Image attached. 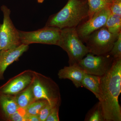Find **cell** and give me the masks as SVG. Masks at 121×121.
Instances as JSON below:
<instances>
[{
  "mask_svg": "<svg viewBox=\"0 0 121 121\" xmlns=\"http://www.w3.org/2000/svg\"><path fill=\"white\" fill-rule=\"evenodd\" d=\"M121 91V58L114 59L110 69L101 77L99 100L105 121H121L118 100Z\"/></svg>",
  "mask_w": 121,
  "mask_h": 121,
  "instance_id": "6da1fadb",
  "label": "cell"
},
{
  "mask_svg": "<svg viewBox=\"0 0 121 121\" xmlns=\"http://www.w3.org/2000/svg\"><path fill=\"white\" fill-rule=\"evenodd\" d=\"M44 0H37V2L39 3H42Z\"/></svg>",
  "mask_w": 121,
  "mask_h": 121,
  "instance_id": "4316f807",
  "label": "cell"
},
{
  "mask_svg": "<svg viewBox=\"0 0 121 121\" xmlns=\"http://www.w3.org/2000/svg\"><path fill=\"white\" fill-rule=\"evenodd\" d=\"M88 4V19L91 18L93 15L98 11L110 6L105 0H87Z\"/></svg>",
  "mask_w": 121,
  "mask_h": 121,
  "instance_id": "e0dca14e",
  "label": "cell"
},
{
  "mask_svg": "<svg viewBox=\"0 0 121 121\" xmlns=\"http://www.w3.org/2000/svg\"><path fill=\"white\" fill-rule=\"evenodd\" d=\"M28 48L29 45L21 44L16 47L0 51V80L4 79V74L8 67L17 60Z\"/></svg>",
  "mask_w": 121,
  "mask_h": 121,
  "instance_id": "8fae6325",
  "label": "cell"
},
{
  "mask_svg": "<svg viewBox=\"0 0 121 121\" xmlns=\"http://www.w3.org/2000/svg\"><path fill=\"white\" fill-rule=\"evenodd\" d=\"M56 105H57L51 104H49L48 103L46 104L43 108L41 109L38 115L40 121H46V119L49 115L52 108L54 106Z\"/></svg>",
  "mask_w": 121,
  "mask_h": 121,
  "instance_id": "7402d4cb",
  "label": "cell"
},
{
  "mask_svg": "<svg viewBox=\"0 0 121 121\" xmlns=\"http://www.w3.org/2000/svg\"><path fill=\"white\" fill-rule=\"evenodd\" d=\"M27 114L26 109L19 107L9 118V121H27Z\"/></svg>",
  "mask_w": 121,
  "mask_h": 121,
  "instance_id": "44dd1931",
  "label": "cell"
},
{
  "mask_svg": "<svg viewBox=\"0 0 121 121\" xmlns=\"http://www.w3.org/2000/svg\"><path fill=\"white\" fill-rule=\"evenodd\" d=\"M109 54L114 59L121 58V32L119 33L117 39L114 43Z\"/></svg>",
  "mask_w": 121,
  "mask_h": 121,
  "instance_id": "ffe728a7",
  "label": "cell"
},
{
  "mask_svg": "<svg viewBox=\"0 0 121 121\" xmlns=\"http://www.w3.org/2000/svg\"><path fill=\"white\" fill-rule=\"evenodd\" d=\"M60 32L58 28L47 26L33 31L19 30L21 43L27 45L39 43L58 45Z\"/></svg>",
  "mask_w": 121,
  "mask_h": 121,
  "instance_id": "8992f818",
  "label": "cell"
},
{
  "mask_svg": "<svg viewBox=\"0 0 121 121\" xmlns=\"http://www.w3.org/2000/svg\"><path fill=\"white\" fill-rule=\"evenodd\" d=\"M110 6L98 11L87 20L76 27L77 33L82 41H84L91 33L105 26L111 13Z\"/></svg>",
  "mask_w": 121,
  "mask_h": 121,
  "instance_id": "9c48e42d",
  "label": "cell"
},
{
  "mask_svg": "<svg viewBox=\"0 0 121 121\" xmlns=\"http://www.w3.org/2000/svg\"><path fill=\"white\" fill-rule=\"evenodd\" d=\"M105 26L111 33L118 34L121 32V16L111 13Z\"/></svg>",
  "mask_w": 121,
  "mask_h": 121,
  "instance_id": "2e32d148",
  "label": "cell"
},
{
  "mask_svg": "<svg viewBox=\"0 0 121 121\" xmlns=\"http://www.w3.org/2000/svg\"><path fill=\"white\" fill-rule=\"evenodd\" d=\"M87 0H68L66 5L59 12L50 17L45 26L61 29L76 28L88 17Z\"/></svg>",
  "mask_w": 121,
  "mask_h": 121,
  "instance_id": "7a4b0ae2",
  "label": "cell"
},
{
  "mask_svg": "<svg viewBox=\"0 0 121 121\" xmlns=\"http://www.w3.org/2000/svg\"><path fill=\"white\" fill-rule=\"evenodd\" d=\"M19 107L14 95L0 93V120L8 121Z\"/></svg>",
  "mask_w": 121,
  "mask_h": 121,
  "instance_id": "4fadbf2b",
  "label": "cell"
},
{
  "mask_svg": "<svg viewBox=\"0 0 121 121\" xmlns=\"http://www.w3.org/2000/svg\"><path fill=\"white\" fill-rule=\"evenodd\" d=\"M27 121H40V120L38 115H27Z\"/></svg>",
  "mask_w": 121,
  "mask_h": 121,
  "instance_id": "d4e9b609",
  "label": "cell"
},
{
  "mask_svg": "<svg viewBox=\"0 0 121 121\" xmlns=\"http://www.w3.org/2000/svg\"><path fill=\"white\" fill-rule=\"evenodd\" d=\"M35 73L28 70L15 76L0 86V93L13 95L17 94L32 83Z\"/></svg>",
  "mask_w": 121,
  "mask_h": 121,
  "instance_id": "30bf717a",
  "label": "cell"
},
{
  "mask_svg": "<svg viewBox=\"0 0 121 121\" xmlns=\"http://www.w3.org/2000/svg\"><path fill=\"white\" fill-rule=\"evenodd\" d=\"M14 96L18 106L25 109L35 101L32 89L31 83L26 89Z\"/></svg>",
  "mask_w": 121,
  "mask_h": 121,
  "instance_id": "9a60e30c",
  "label": "cell"
},
{
  "mask_svg": "<svg viewBox=\"0 0 121 121\" xmlns=\"http://www.w3.org/2000/svg\"><path fill=\"white\" fill-rule=\"evenodd\" d=\"M118 34H112L105 27H103L91 33L84 41L90 53L96 55L109 54Z\"/></svg>",
  "mask_w": 121,
  "mask_h": 121,
  "instance_id": "5b68a950",
  "label": "cell"
},
{
  "mask_svg": "<svg viewBox=\"0 0 121 121\" xmlns=\"http://www.w3.org/2000/svg\"><path fill=\"white\" fill-rule=\"evenodd\" d=\"M85 121H104L101 106L99 102L86 115Z\"/></svg>",
  "mask_w": 121,
  "mask_h": 121,
  "instance_id": "ac0fdd59",
  "label": "cell"
},
{
  "mask_svg": "<svg viewBox=\"0 0 121 121\" xmlns=\"http://www.w3.org/2000/svg\"><path fill=\"white\" fill-rule=\"evenodd\" d=\"M107 2H108V4H111L113 2L114 0H105Z\"/></svg>",
  "mask_w": 121,
  "mask_h": 121,
  "instance_id": "484cf974",
  "label": "cell"
},
{
  "mask_svg": "<svg viewBox=\"0 0 121 121\" xmlns=\"http://www.w3.org/2000/svg\"><path fill=\"white\" fill-rule=\"evenodd\" d=\"M1 9L4 15L3 23L0 24V51L16 47L21 44L19 30L14 26L10 18L11 11L5 5Z\"/></svg>",
  "mask_w": 121,
  "mask_h": 121,
  "instance_id": "52a82bcc",
  "label": "cell"
},
{
  "mask_svg": "<svg viewBox=\"0 0 121 121\" xmlns=\"http://www.w3.org/2000/svg\"><path fill=\"white\" fill-rule=\"evenodd\" d=\"M60 106L56 105L52 108L46 121H59V107Z\"/></svg>",
  "mask_w": 121,
  "mask_h": 121,
  "instance_id": "cb8c5ba5",
  "label": "cell"
},
{
  "mask_svg": "<svg viewBox=\"0 0 121 121\" xmlns=\"http://www.w3.org/2000/svg\"><path fill=\"white\" fill-rule=\"evenodd\" d=\"M58 46L67 52L69 65L78 64L90 52L88 48L79 37L76 28L61 29Z\"/></svg>",
  "mask_w": 121,
  "mask_h": 121,
  "instance_id": "3957f363",
  "label": "cell"
},
{
  "mask_svg": "<svg viewBox=\"0 0 121 121\" xmlns=\"http://www.w3.org/2000/svg\"><path fill=\"white\" fill-rule=\"evenodd\" d=\"M48 102L44 99H39L33 102L26 109L28 115H38L40 110Z\"/></svg>",
  "mask_w": 121,
  "mask_h": 121,
  "instance_id": "d6986e66",
  "label": "cell"
},
{
  "mask_svg": "<svg viewBox=\"0 0 121 121\" xmlns=\"http://www.w3.org/2000/svg\"><path fill=\"white\" fill-rule=\"evenodd\" d=\"M113 59L109 53L96 55L89 52L78 64L86 73L102 76L110 69Z\"/></svg>",
  "mask_w": 121,
  "mask_h": 121,
  "instance_id": "ba28073f",
  "label": "cell"
},
{
  "mask_svg": "<svg viewBox=\"0 0 121 121\" xmlns=\"http://www.w3.org/2000/svg\"><path fill=\"white\" fill-rule=\"evenodd\" d=\"M110 9L111 13L121 16V0H114L111 4Z\"/></svg>",
  "mask_w": 121,
  "mask_h": 121,
  "instance_id": "603a6c76",
  "label": "cell"
},
{
  "mask_svg": "<svg viewBox=\"0 0 121 121\" xmlns=\"http://www.w3.org/2000/svg\"><path fill=\"white\" fill-rule=\"evenodd\" d=\"M101 77L86 73L81 82L82 86L91 91L99 100L100 97Z\"/></svg>",
  "mask_w": 121,
  "mask_h": 121,
  "instance_id": "5bb4252c",
  "label": "cell"
},
{
  "mask_svg": "<svg viewBox=\"0 0 121 121\" xmlns=\"http://www.w3.org/2000/svg\"><path fill=\"white\" fill-rule=\"evenodd\" d=\"M86 72L78 64L69 65L60 69L58 73L60 79L71 80L77 88L82 87L81 82Z\"/></svg>",
  "mask_w": 121,
  "mask_h": 121,
  "instance_id": "7c38bea8",
  "label": "cell"
},
{
  "mask_svg": "<svg viewBox=\"0 0 121 121\" xmlns=\"http://www.w3.org/2000/svg\"><path fill=\"white\" fill-rule=\"evenodd\" d=\"M31 86L35 101L44 99L49 104L60 106L61 97L59 88L51 78L35 72Z\"/></svg>",
  "mask_w": 121,
  "mask_h": 121,
  "instance_id": "277c9868",
  "label": "cell"
}]
</instances>
